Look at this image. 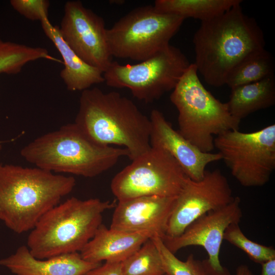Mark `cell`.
<instances>
[{
  "mask_svg": "<svg viewBox=\"0 0 275 275\" xmlns=\"http://www.w3.org/2000/svg\"><path fill=\"white\" fill-rule=\"evenodd\" d=\"M184 18L157 11L153 6H140L106 30L112 57L144 61L169 45Z\"/></svg>",
  "mask_w": 275,
  "mask_h": 275,
  "instance_id": "obj_7",
  "label": "cell"
},
{
  "mask_svg": "<svg viewBox=\"0 0 275 275\" xmlns=\"http://www.w3.org/2000/svg\"><path fill=\"white\" fill-rule=\"evenodd\" d=\"M115 201L98 198L82 200L72 197L45 213L31 230L27 239L30 254L45 259L80 252L102 224L104 211Z\"/></svg>",
  "mask_w": 275,
  "mask_h": 275,
  "instance_id": "obj_5",
  "label": "cell"
},
{
  "mask_svg": "<svg viewBox=\"0 0 275 275\" xmlns=\"http://www.w3.org/2000/svg\"><path fill=\"white\" fill-rule=\"evenodd\" d=\"M2 145L1 143H0V152H1V150H2Z\"/></svg>",
  "mask_w": 275,
  "mask_h": 275,
  "instance_id": "obj_30",
  "label": "cell"
},
{
  "mask_svg": "<svg viewBox=\"0 0 275 275\" xmlns=\"http://www.w3.org/2000/svg\"><path fill=\"white\" fill-rule=\"evenodd\" d=\"M101 263H92L82 259L79 252L38 259L27 246L19 247L15 253L0 260V265L16 275H85Z\"/></svg>",
  "mask_w": 275,
  "mask_h": 275,
  "instance_id": "obj_16",
  "label": "cell"
},
{
  "mask_svg": "<svg viewBox=\"0 0 275 275\" xmlns=\"http://www.w3.org/2000/svg\"><path fill=\"white\" fill-rule=\"evenodd\" d=\"M12 8L30 20H40L48 18L50 3L47 0H11Z\"/></svg>",
  "mask_w": 275,
  "mask_h": 275,
  "instance_id": "obj_26",
  "label": "cell"
},
{
  "mask_svg": "<svg viewBox=\"0 0 275 275\" xmlns=\"http://www.w3.org/2000/svg\"><path fill=\"white\" fill-rule=\"evenodd\" d=\"M241 199L234 197L227 205L209 211L201 216L179 236L161 239L168 249L175 254L188 246H201L206 251L208 258L202 261L208 275H231L228 268L222 265L219 252L224 232L233 223H239L242 215Z\"/></svg>",
  "mask_w": 275,
  "mask_h": 275,
  "instance_id": "obj_12",
  "label": "cell"
},
{
  "mask_svg": "<svg viewBox=\"0 0 275 275\" xmlns=\"http://www.w3.org/2000/svg\"><path fill=\"white\" fill-rule=\"evenodd\" d=\"M85 275H122L121 263L105 262L89 270Z\"/></svg>",
  "mask_w": 275,
  "mask_h": 275,
  "instance_id": "obj_27",
  "label": "cell"
},
{
  "mask_svg": "<svg viewBox=\"0 0 275 275\" xmlns=\"http://www.w3.org/2000/svg\"><path fill=\"white\" fill-rule=\"evenodd\" d=\"M190 64L178 48L169 44L137 64L113 61L103 77L107 86L128 89L134 97L149 103L173 90Z\"/></svg>",
  "mask_w": 275,
  "mask_h": 275,
  "instance_id": "obj_8",
  "label": "cell"
},
{
  "mask_svg": "<svg viewBox=\"0 0 275 275\" xmlns=\"http://www.w3.org/2000/svg\"><path fill=\"white\" fill-rule=\"evenodd\" d=\"M214 148L242 186L265 185L275 169V124L259 130H231L214 139Z\"/></svg>",
  "mask_w": 275,
  "mask_h": 275,
  "instance_id": "obj_9",
  "label": "cell"
},
{
  "mask_svg": "<svg viewBox=\"0 0 275 275\" xmlns=\"http://www.w3.org/2000/svg\"><path fill=\"white\" fill-rule=\"evenodd\" d=\"M176 198L149 196L118 201L109 228L129 233L150 231L162 238Z\"/></svg>",
  "mask_w": 275,
  "mask_h": 275,
  "instance_id": "obj_14",
  "label": "cell"
},
{
  "mask_svg": "<svg viewBox=\"0 0 275 275\" xmlns=\"http://www.w3.org/2000/svg\"><path fill=\"white\" fill-rule=\"evenodd\" d=\"M92 142L122 146L133 160L151 147L150 118L128 98L95 87L81 92L74 123Z\"/></svg>",
  "mask_w": 275,
  "mask_h": 275,
  "instance_id": "obj_2",
  "label": "cell"
},
{
  "mask_svg": "<svg viewBox=\"0 0 275 275\" xmlns=\"http://www.w3.org/2000/svg\"><path fill=\"white\" fill-rule=\"evenodd\" d=\"M227 104L230 114L240 121L255 112L273 106L274 75L231 89Z\"/></svg>",
  "mask_w": 275,
  "mask_h": 275,
  "instance_id": "obj_19",
  "label": "cell"
},
{
  "mask_svg": "<svg viewBox=\"0 0 275 275\" xmlns=\"http://www.w3.org/2000/svg\"><path fill=\"white\" fill-rule=\"evenodd\" d=\"M195 62L208 85H226L232 69L245 57L265 48L263 33L240 4L211 19L202 21L193 38Z\"/></svg>",
  "mask_w": 275,
  "mask_h": 275,
  "instance_id": "obj_1",
  "label": "cell"
},
{
  "mask_svg": "<svg viewBox=\"0 0 275 275\" xmlns=\"http://www.w3.org/2000/svg\"><path fill=\"white\" fill-rule=\"evenodd\" d=\"M151 239L159 253L165 273L168 275H208L202 261L190 254L186 260L177 258L166 246L160 237L154 235Z\"/></svg>",
  "mask_w": 275,
  "mask_h": 275,
  "instance_id": "obj_24",
  "label": "cell"
},
{
  "mask_svg": "<svg viewBox=\"0 0 275 275\" xmlns=\"http://www.w3.org/2000/svg\"><path fill=\"white\" fill-rule=\"evenodd\" d=\"M154 235L150 231L115 230L102 224L79 253L83 259L92 263H121Z\"/></svg>",
  "mask_w": 275,
  "mask_h": 275,
  "instance_id": "obj_17",
  "label": "cell"
},
{
  "mask_svg": "<svg viewBox=\"0 0 275 275\" xmlns=\"http://www.w3.org/2000/svg\"><path fill=\"white\" fill-rule=\"evenodd\" d=\"M223 239L243 251L254 262L261 264L275 259V250L272 246L255 242L246 237L239 223L230 225L226 229Z\"/></svg>",
  "mask_w": 275,
  "mask_h": 275,
  "instance_id": "obj_25",
  "label": "cell"
},
{
  "mask_svg": "<svg viewBox=\"0 0 275 275\" xmlns=\"http://www.w3.org/2000/svg\"><path fill=\"white\" fill-rule=\"evenodd\" d=\"M186 177L168 151L151 147L114 177L111 188L118 201L142 196L174 197Z\"/></svg>",
  "mask_w": 275,
  "mask_h": 275,
  "instance_id": "obj_10",
  "label": "cell"
},
{
  "mask_svg": "<svg viewBox=\"0 0 275 275\" xmlns=\"http://www.w3.org/2000/svg\"><path fill=\"white\" fill-rule=\"evenodd\" d=\"M75 184L72 176L37 167L0 164V220L17 234L32 230Z\"/></svg>",
  "mask_w": 275,
  "mask_h": 275,
  "instance_id": "obj_3",
  "label": "cell"
},
{
  "mask_svg": "<svg viewBox=\"0 0 275 275\" xmlns=\"http://www.w3.org/2000/svg\"><path fill=\"white\" fill-rule=\"evenodd\" d=\"M235 275H254L249 267L245 264L239 265L236 269Z\"/></svg>",
  "mask_w": 275,
  "mask_h": 275,
  "instance_id": "obj_29",
  "label": "cell"
},
{
  "mask_svg": "<svg viewBox=\"0 0 275 275\" xmlns=\"http://www.w3.org/2000/svg\"><path fill=\"white\" fill-rule=\"evenodd\" d=\"M20 155L36 167L56 174L93 178L128 157V152L98 145L71 123L37 137L21 149Z\"/></svg>",
  "mask_w": 275,
  "mask_h": 275,
  "instance_id": "obj_4",
  "label": "cell"
},
{
  "mask_svg": "<svg viewBox=\"0 0 275 275\" xmlns=\"http://www.w3.org/2000/svg\"><path fill=\"white\" fill-rule=\"evenodd\" d=\"M191 63L170 95L178 112V132L204 152L214 148L213 136L239 129L240 121L204 87Z\"/></svg>",
  "mask_w": 275,
  "mask_h": 275,
  "instance_id": "obj_6",
  "label": "cell"
},
{
  "mask_svg": "<svg viewBox=\"0 0 275 275\" xmlns=\"http://www.w3.org/2000/svg\"><path fill=\"white\" fill-rule=\"evenodd\" d=\"M60 35L85 63L103 72L112 61L103 19L79 1H67L60 26Z\"/></svg>",
  "mask_w": 275,
  "mask_h": 275,
  "instance_id": "obj_13",
  "label": "cell"
},
{
  "mask_svg": "<svg viewBox=\"0 0 275 275\" xmlns=\"http://www.w3.org/2000/svg\"><path fill=\"white\" fill-rule=\"evenodd\" d=\"M242 2L241 0H156L153 6L161 13L178 15L184 19L192 17L202 22L221 15Z\"/></svg>",
  "mask_w": 275,
  "mask_h": 275,
  "instance_id": "obj_20",
  "label": "cell"
},
{
  "mask_svg": "<svg viewBox=\"0 0 275 275\" xmlns=\"http://www.w3.org/2000/svg\"><path fill=\"white\" fill-rule=\"evenodd\" d=\"M274 61L265 48L255 51L241 60L231 71L226 84L231 89L274 75Z\"/></svg>",
  "mask_w": 275,
  "mask_h": 275,
  "instance_id": "obj_21",
  "label": "cell"
},
{
  "mask_svg": "<svg viewBox=\"0 0 275 275\" xmlns=\"http://www.w3.org/2000/svg\"><path fill=\"white\" fill-rule=\"evenodd\" d=\"M233 198L229 182L219 169L206 170L198 181L187 176L176 196L164 236H179L195 220L227 205Z\"/></svg>",
  "mask_w": 275,
  "mask_h": 275,
  "instance_id": "obj_11",
  "label": "cell"
},
{
  "mask_svg": "<svg viewBox=\"0 0 275 275\" xmlns=\"http://www.w3.org/2000/svg\"><path fill=\"white\" fill-rule=\"evenodd\" d=\"M163 275H168V274H167L165 273V274H163Z\"/></svg>",
  "mask_w": 275,
  "mask_h": 275,
  "instance_id": "obj_31",
  "label": "cell"
},
{
  "mask_svg": "<svg viewBox=\"0 0 275 275\" xmlns=\"http://www.w3.org/2000/svg\"><path fill=\"white\" fill-rule=\"evenodd\" d=\"M149 118L151 124V146L168 151L191 179L201 180L208 164L222 160L218 153L200 150L178 131L175 130L159 111L153 109Z\"/></svg>",
  "mask_w": 275,
  "mask_h": 275,
  "instance_id": "obj_15",
  "label": "cell"
},
{
  "mask_svg": "<svg viewBox=\"0 0 275 275\" xmlns=\"http://www.w3.org/2000/svg\"><path fill=\"white\" fill-rule=\"evenodd\" d=\"M41 24L63 59L64 67L60 76L67 90L82 92L93 85L104 82L103 72L85 63L71 49L61 37L58 26L52 24L48 18L42 20Z\"/></svg>",
  "mask_w": 275,
  "mask_h": 275,
  "instance_id": "obj_18",
  "label": "cell"
},
{
  "mask_svg": "<svg viewBox=\"0 0 275 275\" xmlns=\"http://www.w3.org/2000/svg\"><path fill=\"white\" fill-rule=\"evenodd\" d=\"M260 275H275V259L265 262L261 264Z\"/></svg>",
  "mask_w": 275,
  "mask_h": 275,
  "instance_id": "obj_28",
  "label": "cell"
},
{
  "mask_svg": "<svg viewBox=\"0 0 275 275\" xmlns=\"http://www.w3.org/2000/svg\"><path fill=\"white\" fill-rule=\"evenodd\" d=\"M122 275L165 274L158 250L150 238L121 262Z\"/></svg>",
  "mask_w": 275,
  "mask_h": 275,
  "instance_id": "obj_23",
  "label": "cell"
},
{
  "mask_svg": "<svg viewBox=\"0 0 275 275\" xmlns=\"http://www.w3.org/2000/svg\"><path fill=\"white\" fill-rule=\"evenodd\" d=\"M47 59L59 62L43 47H33L0 38V74H16L31 62Z\"/></svg>",
  "mask_w": 275,
  "mask_h": 275,
  "instance_id": "obj_22",
  "label": "cell"
}]
</instances>
